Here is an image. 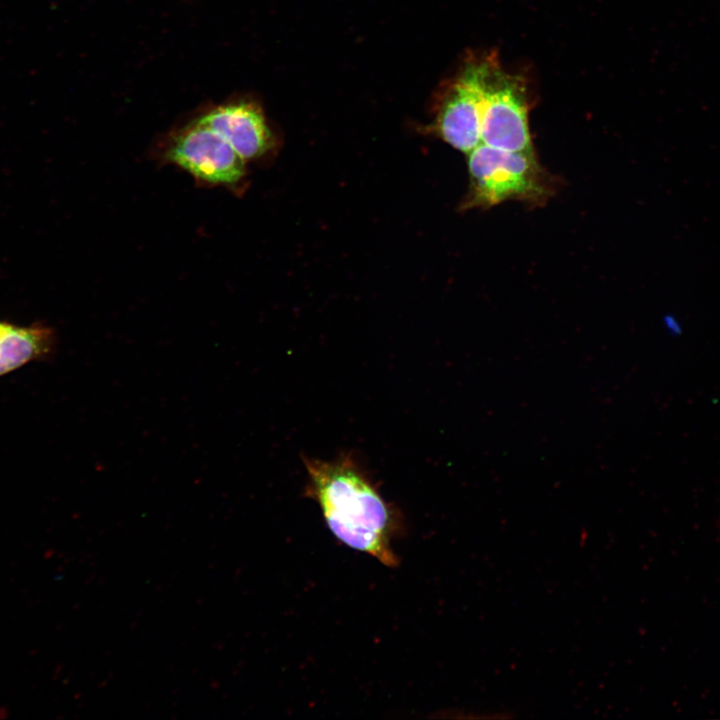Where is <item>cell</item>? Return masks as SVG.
Segmentation results:
<instances>
[{
    "mask_svg": "<svg viewBox=\"0 0 720 720\" xmlns=\"http://www.w3.org/2000/svg\"><path fill=\"white\" fill-rule=\"evenodd\" d=\"M469 189L463 208H491L509 200L543 205L556 191L555 178L534 150L508 151L480 143L468 154Z\"/></svg>",
    "mask_w": 720,
    "mask_h": 720,
    "instance_id": "7a4b0ae2",
    "label": "cell"
},
{
    "mask_svg": "<svg viewBox=\"0 0 720 720\" xmlns=\"http://www.w3.org/2000/svg\"><path fill=\"white\" fill-rule=\"evenodd\" d=\"M55 344V333L48 326L20 327L0 321V376L46 358Z\"/></svg>",
    "mask_w": 720,
    "mask_h": 720,
    "instance_id": "52a82bcc",
    "label": "cell"
},
{
    "mask_svg": "<svg viewBox=\"0 0 720 720\" xmlns=\"http://www.w3.org/2000/svg\"><path fill=\"white\" fill-rule=\"evenodd\" d=\"M303 462L305 494L319 505L332 534L383 565H398L391 547L399 527L398 513L383 499L358 458L344 453L328 461L303 457Z\"/></svg>",
    "mask_w": 720,
    "mask_h": 720,
    "instance_id": "6da1fadb",
    "label": "cell"
},
{
    "mask_svg": "<svg viewBox=\"0 0 720 720\" xmlns=\"http://www.w3.org/2000/svg\"><path fill=\"white\" fill-rule=\"evenodd\" d=\"M481 143L508 151L534 150L524 80L505 72L495 53L480 57Z\"/></svg>",
    "mask_w": 720,
    "mask_h": 720,
    "instance_id": "277c9868",
    "label": "cell"
},
{
    "mask_svg": "<svg viewBox=\"0 0 720 720\" xmlns=\"http://www.w3.org/2000/svg\"><path fill=\"white\" fill-rule=\"evenodd\" d=\"M433 128L466 154L481 143L480 57L468 61L445 87Z\"/></svg>",
    "mask_w": 720,
    "mask_h": 720,
    "instance_id": "5b68a950",
    "label": "cell"
},
{
    "mask_svg": "<svg viewBox=\"0 0 720 720\" xmlns=\"http://www.w3.org/2000/svg\"><path fill=\"white\" fill-rule=\"evenodd\" d=\"M196 117L221 135L246 163L263 157L275 145L265 114L253 101L230 100L211 106Z\"/></svg>",
    "mask_w": 720,
    "mask_h": 720,
    "instance_id": "8992f818",
    "label": "cell"
},
{
    "mask_svg": "<svg viewBox=\"0 0 720 720\" xmlns=\"http://www.w3.org/2000/svg\"><path fill=\"white\" fill-rule=\"evenodd\" d=\"M155 154L161 162L189 173L201 186L239 192L246 177L244 159L197 117L169 132Z\"/></svg>",
    "mask_w": 720,
    "mask_h": 720,
    "instance_id": "3957f363",
    "label": "cell"
}]
</instances>
